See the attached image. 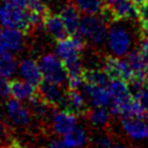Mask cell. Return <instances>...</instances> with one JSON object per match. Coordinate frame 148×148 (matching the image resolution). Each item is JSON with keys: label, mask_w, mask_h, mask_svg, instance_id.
<instances>
[{"label": "cell", "mask_w": 148, "mask_h": 148, "mask_svg": "<svg viewBox=\"0 0 148 148\" xmlns=\"http://www.w3.org/2000/svg\"><path fill=\"white\" fill-rule=\"evenodd\" d=\"M39 66L45 80L64 86L68 82V74L62 60L54 54L46 53L39 60Z\"/></svg>", "instance_id": "obj_3"}, {"label": "cell", "mask_w": 148, "mask_h": 148, "mask_svg": "<svg viewBox=\"0 0 148 148\" xmlns=\"http://www.w3.org/2000/svg\"><path fill=\"white\" fill-rule=\"evenodd\" d=\"M140 52L143 57V60L147 64L148 66V38H145L141 43V47H140Z\"/></svg>", "instance_id": "obj_31"}, {"label": "cell", "mask_w": 148, "mask_h": 148, "mask_svg": "<svg viewBox=\"0 0 148 148\" xmlns=\"http://www.w3.org/2000/svg\"><path fill=\"white\" fill-rule=\"evenodd\" d=\"M16 71V61L14 57L7 52L5 56L0 58V73H2L6 76H12Z\"/></svg>", "instance_id": "obj_25"}, {"label": "cell", "mask_w": 148, "mask_h": 148, "mask_svg": "<svg viewBox=\"0 0 148 148\" xmlns=\"http://www.w3.org/2000/svg\"><path fill=\"white\" fill-rule=\"evenodd\" d=\"M127 62L134 72V77L143 80V76L148 71V66L145 62L141 52L139 50H131L127 53Z\"/></svg>", "instance_id": "obj_20"}, {"label": "cell", "mask_w": 148, "mask_h": 148, "mask_svg": "<svg viewBox=\"0 0 148 148\" xmlns=\"http://www.w3.org/2000/svg\"><path fill=\"white\" fill-rule=\"evenodd\" d=\"M60 16L67 28V31L69 35H74L79 30V24H80V10L75 6L74 2H68L66 3L61 10H60Z\"/></svg>", "instance_id": "obj_16"}, {"label": "cell", "mask_w": 148, "mask_h": 148, "mask_svg": "<svg viewBox=\"0 0 148 148\" xmlns=\"http://www.w3.org/2000/svg\"><path fill=\"white\" fill-rule=\"evenodd\" d=\"M87 136L86 132L82 127L80 126H74L69 132H67L64 135V143L68 146L69 148H76V147H82L86 145Z\"/></svg>", "instance_id": "obj_23"}, {"label": "cell", "mask_w": 148, "mask_h": 148, "mask_svg": "<svg viewBox=\"0 0 148 148\" xmlns=\"http://www.w3.org/2000/svg\"><path fill=\"white\" fill-rule=\"evenodd\" d=\"M112 145H113V141L109 136H98L96 139L97 148H111Z\"/></svg>", "instance_id": "obj_29"}, {"label": "cell", "mask_w": 148, "mask_h": 148, "mask_svg": "<svg viewBox=\"0 0 148 148\" xmlns=\"http://www.w3.org/2000/svg\"><path fill=\"white\" fill-rule=\"evenodd\" d=\"M108 45L113 54L125 56L131 51L133 44V37L130 30L121 24H116L108 31Z\"/></svg>", "instance_id": "obj_4"}, {"label": "cell", "mask_w": 148, "mask_h": 148, "mask_svg": "<svg viewBox=\"0 0 148 148\" xmlns=\"http://www.w3.org/2000/svg\"><path fill=\"white\" fill-rule=\"evenodd\" d=\"M111 148H127V147L124 146V145H121V143H116V142H113V145H112Z\"/></svg>", "instance_id": "obj_39"}, {"label": "cell", "mask_w": 148, "mask_h": 148, "mask_svg": "<svg viewBox=\"0 0 148 148\" xmlns=\"http://www.w3.org/2000/svg\"><path fill=\"white\" fill-rule=\"evenodd\" d=\"M104 71L108 73L110 79H120L126 81L127 83H130L134 79V72L127 60H123L117 57H105Z\"/></svg>", "instance_id": "obj_6"}, {"label": "cell", "mask_w": 148, "mask_h": 148, "mask_svg": "<svg viewBox=\"0 0 148 148\" xmlns=\"http://www.w3.org/2000/svg\"><path fill=\"white\" fill-rule=\"evenodd\" d=\"M125 132L133 139L140 140L148 138V125L142 120V118L136 117H123L121 120Z\"/></svg>", "instance_id": "obj_13"}, {"label": "cell", "mask_w": 148, "mask_h": 148, "mask_svg": "<svg viewBox=\"0 0 148 148\" xmlns=\"http://www.w3.org/2000/svg\"><path fill=\"white\" fill-rule=\"evenodd\" d=\"M83 80L86 83H91L101 87H108L111 81L108 73L98 68H86L83 71Z\"/></svg>", "instance_id": "obj_21"}, {"label": "cell", "mask_w": 148, "mask_h": 148, "mask_svg": "<svg viewBox=\"0 0 148 148\" xmlns=\"http://www.w3.org/2000/svg\"><path fill=\"white\" fill-rule=\"evenodd\" d=\"M103 1H104L105 6H113L114 3H117V2L120 1V0H103Z\"/></svg>", "instance_id": "obj_37"}, {"label": "cell", "mask_w": 148, "mask_h": 148, "mask_svg": "<svg viewBox=\"0 0 148 148\" xmlns=\"http://www.w3.org/2000/svg\"><path fill=\"white\" fill-rule=\"evenodd\" d=\"M9 94H10V89H9L8 76L0 73V97L1 98H7L9 96Z\"/></svg>", "instance_id": "obj_27"}, {"label": "cell", "mask_w": 148, "mask_h": 148, "mask_svg": "<svg viewBox=\"0 0 148 148\" xmlns=\"http://www.w3.org/2000/svg\"><path fill=\"white\" fill-rule=\"evenodd\" d=\"M106 88L111 96V104L121 103L133 96L131 94L128 83L120 79H111V81Z\"/></svg>", "instance_id": "obj_18"}, {"label": "cell", "mask_w": 148, "mask_h": 148, "mask_svg": "<svg viewBox=\"0 0 148 148\" xmlns=\"http://www.w3.org/2000/svg\"><path fill=\"white\" fill-rule=\"evenodd\" d=\"M47 148H69L68 146H66L64 143V141H59V140H54L52 142H50V145L47 146Z\"/></svg>", "instance_id": "obj_32"}, {"label": "cell", "mask_w": 148, "mask_h": 148, "mask_svg": "<svg viewBox=\"0 0 148 148\" xmlns=\"http://www.w3.org/2000/svg\"><path fill=\"white\" fill-rule=\"evenodd\" d=\"M62 111L69 112L75 116H86L88 109L86 106V102L83 96L80 94L79 89H69L66 92V96L62 103L59 106Z\"/></svg>", "instance_id": "obj_9"}, {"label": "cell", "mask_w": 148, "mask_h": 148, "mask_svg": "<svg viewBox=\"0 0 148 148\" xmlns=\"http://www.w3.org/2000/svg\"><path fill=\"white\" fill-rule=\"evenodd\" d=\"M74 126H76V116L66 111H57L52 113V127L57 134L65 135Z\"/></svg>", "instance_id": "obj_14"}, {"label": "cell", "mask_w": 148, "mask_h": 148, "mask_svg": "<svg viewBox=\"0 0 148 148\" xmlns=\"http://www.w3.org/2000/svg\"><path fill=\"white\" fill-rule=\"evenodd\" d=\"M10 95L18 101H30L37 92V87L27 80H12L9 81Z\"/></svg>", "instance_id": "obj_17"}, {"label": "cell", "mask_w": 148, "mask_h": 148, "mask_svg": "<svg viewBox=\"0 0 148 148\" xmlns=\"http://www.w3.org/2000/svg\"><path fill=\"white\" fill-rule=\"evenodd\" d=\"M86 116L92 125L98 127L105 126L110 118V113L105 109V106H96L94 110H88Z\"/></svg>", "instance_id": "obj_24"}, {"label": "cell", "mask_w": 148, "mask_h": 148, "mask_svg": "<svg viewBox=\"0 0 148 148\" xmlns=\"http://www.w3.org/2000/svg\"><path fill=\"white\" fill-rule=\"evenodd\" d=\"M84 92L95 106H106L111 102V96L106 87L84 82Z\"/></svg>", "instance_id": "obj_19"}, {"label": "cell", "mask_w": 148, "mask_h": 148, "mask_svg": "<svg viewBox=\"0 0 148 148\" xmlns=\"http://www.w3.org/2000/svg\"><path fill=\"white\" fill-rule=\"evenodd\" d=\"M131 1H132V2H134V3H135L138 7H140V6H141V5H143V3H145L147 0H131Z\"/></svg>", "instance_id": "obj_38"}, {"label": "cell", "mask_w": 148, "mask_h": 148, "mask_svg": "<svg viewBox=\"0 0 148 148\" xmlns=\"http://www.w3.org/2000/svg\"><path fill=\"white\" fill-rule=\"evenodd\" d=\"M139 20L141 22L148 21V0L139 7Z\"/></svg>", "instance_id": "obj_30"}, {"label": "cell", "mask_w": 148, "mask_h": 148, "mask_svg": "<svg viewBox=\"0 0 148 148\" xmlns=\"http://www.w3.org/2000/svg\"><path fill=\"white\" fill-rule=\"evenodd\" d=\"M37 92L46 103H49L53 108H59L66 96V92L64 91L61 84H58L47 80H44L40 82V84L38 86Z\"/></svg>", "instance_id": "obj_7"}, {"label": "cell", "mask_w": 148, "mask_h": 148, "mask_svg": "<svg viewBox=\"0 0 148 148\" xmlns=\"http://www.w3.org/2000/svg\"><path fill=\"white\" fill-rule=\"evenodd\" d=\"M28 9L32 13H36L43 16H45L50 12L44 0H30L28 5Z\"/></svg>", "instance_id": "obj_26"}, {"label": "cell", "mask_w": 148, "mask_h": 148, "mask_svg": "<svg viewBox=\"0 0 148 148\" xmlns=\"http://www.w3.org/2000/svg\"><path fill=\"white\" fill-rule=\"evenodd\" d=\"M0 25L20 29L23 32L31 30V14L25 7L16 6L9 1L0 3Z\"/></svg>", "instance_id": "obj_1"}, {"label": "cell", "mask_w": 148, "mask_h": 148, "mask_svg": "<svg viewBox=\"0 0 148 148\" xmlns=\"http://www.w3.org/2000/svg\"><path fill=\"white\" fill-rule=\"evenodd\" d=\"M86 42L87 40L79 32L58 40L57 54L62 60L64 65L80 59V54L86 46Z\"/></svg>", "instance_id": "obj_5"}, {"label": "cell", "mask_w": 148, "mask_h": 148, "mask_svg": "<svg viewBox=\"0 0 148 148\" xmlns=\"http://www.w3.org/2000/svg\"><path fill=\"white\" fill-rule=\"evenodd\" d=\"M1 148H24V147H23V146H21L18 141H16L15 139H13V140L8 141L5 146H2Z\"/></svg>", "instance_id": "obj_33"}, {"label": "cell", "mask_w": 148, "mask_h": 148, "mask_svg": "<svg viewBox=\"0 0 148 148\" xmlns=\"http://www.w3.org/2000/svg\"><path fill=\"white\" fill-rule=\"evenodd\" d=\"M20 73L24 80L38 87L43 81V73L39 64L32 59H24L20 62Z\"/></svg>", "instance_id": "obj_15"}, {"label": "cell", "mask_w": 148, "mask_h": 148, "mask_svg": "<svg viewBox=\"0 0 148 148\" xmlns=\"http://www.w3.org/2000/svg\"><path fill=\"white\" fill-rule=\"evenodd\" d=\"M6 111L10 119V121L20 127H27L31 124L32 116L31 111H29L18 99H9L6 103Z\"/></svg>", "instance_id": "obj_8"}, {"label": "cell", "mask_w": 148, "mask_h": 148, "mask_svg": "<svg viewBox=\"0 0 148 148\" xmlns=\"http://www.w3.org/2000/svg\"><path fill=\"white\" fill-rule=\"evenodd\" d=\"M138 99H139V102L141 103V105H142V108L145 110L146 117L148 118V87H145V89L139 95Z\"/></svg>", "instance_id": "obj_28"}, {"label": "cell", "mask_w": 148, "mask_h": 148, "mask_svg": "<svg viewBox=\"0 0 148 148\" xmlns=\"http://www.w3.org/2000/svg\"><path fill=\"white\" fill-rule=\"evenodd\" d=\"M7 1H9V2L16 5V6H21V7L28 8V5H29V1L30 0H7Z\"/></svg>", "instance_id": "obj_35"}, {"label": "cell", "mask_w": 148, "mask_h": 148, "mask_svg": "<svg viewBox=\"0 0 148 148\" xmlns=\"http://www.w3.org/2000/svg\"><path fill=\"white\" fill-rule=\"evenodd\" d=\"M140 34L143 38H148V21H143L141 22V29H140Z\"/></svg>", "instance_id": "obj_34"}, {"label": "cell", "mask_w": 148, "mask_h": 148, "mask_svg": "<svg viewBox=\"0 0 148 148\" xmlns=\"http://www.w3.org/2000/svg\"><path fill=\"white\" fill-rule=\"evenodd\" d=\"M7 52H9V51L5 47V45L2 44V42H1V39H0V58H1L2 56H5Z\"/></svg>", "instance_id": "obj_36"}, {"label": "cell", "mask_w": 148, "mask_h": 148, "mask_svg": "<svg viewBox=\"0 0 148 148\" xmlns=\"http://www.w3.org/2000/svg\"><path fill=\"white\" fill-rule=\"evenodd\" d=\"M44 29L49 36H51L57 42L68 37L67 28L60 16V14L47 13L44 17Z\"/></svg>", "instance_id": "obj_10"}, {"label": "cell", "mask_w": 148, "mask_h": 148, "mask_svg": "<svg viewBox=\"0 0 148 148\" xmlns=\"http://www.w3.org/2000/svg\"><path fill=\"white\" fill-rule=\"evenodd\" d=\"M110 7L114 21H134L139 20V7L131 0H120Z\"/></svg>", "instance_id": "obj_12"}, {"label": "cell", "mask_w": 148, "mask_h": 148, "mask_svg": "<svg viewBox=\"0 0 148 148\" xmlns=\"http://www.w3.org/2000/svg\"><path fill=\"white\" fill-rule=\"evenodd\" d=\"M5 128H3V126H2V124L0 123V138H3L5 136Z\"/></svg>", "instance_id": "obj_40"}, {"label": "cell", "mask_w": 148, "mask_h": 148, "mask_svg": "<svg viewBox=\"0 0 148 148\" xmlns=\"http://www.w3.org/2000/svg\"><path fill=\"white\" fill-rule=\"evenodd\" d=\"M108 22L99 14L97 15H84L80 20L77 32L86 39L92 44L99 45L108 37Z\"/></svg>", "instance_id": "obj_2"}, {"label": "cell", "mask_w": 148, "mask_h": 148, "mask_svg": "<svg viewBox=\"0 0 148 148\" xmlns=\"http://www.w3.org/2000/svg\"><path fill=\"white\" fill-rule=\"evenodd\" d=\"M24 34L20 29L3 27L0 30V39L9 52H18L24 45Z\"/></svg>", "instance_id": "obj_11"}, {"label": "cell", "mask_w": 148, "mask_h": 148, "mask_svg": "<svg viewBox=\"0 0 148 148\" xmlns=\"http://www.w3.org/2000/svg\"><path fill=\"white\" fill-rule=\"evenodd\" d=\"M73 2L84 15H99L105 8L103 0H73Z\"/></svg>", "instance_id": "obj_22"}]
</instances>
